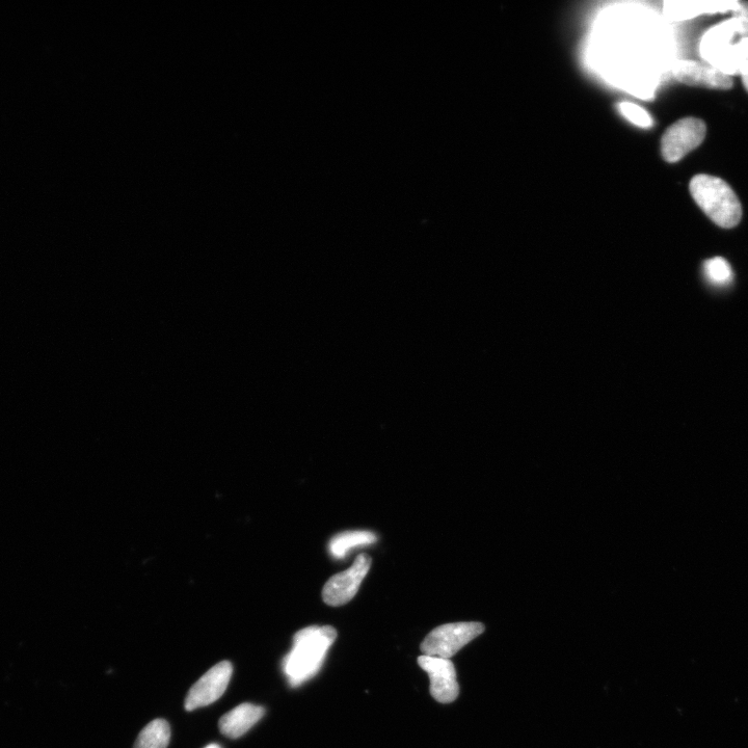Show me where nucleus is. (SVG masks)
<instances>
[{"label": "nucleus", "instance_id": "obj_1", "mask_svg": "<svg viewBox=\"0 0 748 748\" xmlns=\"http://www.w3.org/2000/svg\"><path fill=\"white\" fill-rule=\"evenodd\" d=\"M336 638L332 626H310L293 636L292 649L283 660V672L291 687H299L318 674Z\"/></svg>", "mask_w": 748, "mask_h": 748}, {"label": "nucleus", "instance_id": "obj_14", "mask_svg": "<svg viewBox=\"0 0 748 748\" xmlns=\"http://www.w3.org/2000/svg\"><path fill=\"white\" fill-rule=\"evenodd\" d=\"M704 274L709 283L718 287L731 284L734 278L730 263L721 257L707 260L704 264Z\"/></svg>", "mask_w": 748, "mask_h": 748}, {"label": "nucleus", "instance_id": "obj_6", "mask_svg": "<svg viewBox=\"0 0 748 748\" xmlns=\"http://www.w3.org/2000/svg\"><path fill=\"white\" fill-rule=\"evenodd\" d=\"M372 559L366 554H360L354 565L344 572L332 576L324 586L323 600L327 605L342 606L354 599L360 585L367 576Z\"/></svg>", "mask_w": 748, "mask_h": 748}, {"label": "nucleus", "instance_id": "obj_4", "mask_svg": "<svg viewBox=\"0 0 748 748\" xmlns=\"http://www.w3.org/2000/svg\"><path fill=\"white\" fill-rule=\"evenodd\" d=\"M484 631L482 623L442 625L424 638L420 649L422 655L450 659Z\"/></svg>", "mask_w": 748, "mask_h": 748}, {"label": "nucleus", "instance_id": "obj_17", "mask_svg": "<svg viewBox=\"0 0 748 748\" xmlns=\"http://www.w3.org/2000/svg\"><path fill=\"white\" fill-rule=\"evenodd\" d=\"M739 74L741 75L743 86L748 92V62L742 66Z\"/></svg>", "mask_w": 748, "mask_h": 748}, {"label": "nucleus", "instance_id": "obj_9", "mask_svg": "<svg viewBox=\"0 0 748 748\" xmlns=\"http://www.w3.org/2000/svg\"><path fill=\"white\" fill-rule=\"evenodd\" d=\"M678 82L690 86L713 90H730L734 87L732 76L715 67L696 61H678L673 68Z\"/></svg>", "mask_w": 748, "mask_h": 748}, {"label": "nucleus", "instance_id": "obj_16", "mask_svg": "<svg viewBox=\"0 0 748 748\" xmlns=\"http://www.w3.org/2000/svg\"><path fill=\"white\" fill-rule=\"evenodd\" d=\"M733 12L735 17H738L743 21L748 31V2L740 0V2H737Z\"/></svg>", "mask_w": 748, "mask_h": 748}, {"label": "nucleus", "instance_id": "obj_5", "mask_svg": "<svg viewBox=\"0 0 748 748\" xmlns=\"http://www.w3.org/2000/svg\"><path fill=\"white\" fill-rule=\"evenodd\" d=\"M707 126L698 118H684L667 128L661 139V154L665 162L678 163L705 140Z\"/></svg>", "mask_w": 748, "mask_h": 748}, {"label": "nucleus", "instance_id": "obj_2", "mask_svg": "<svg viewBox=\"0 0 748 748\" xmlns=\"http://www.w3.org/2000/svg\"><path fill=\"white\" fill-rule=\"evenodd\" d=\"M700 52L711 66L728 75L739 74L748 62V31L738 17L721 22L703 37Z\"/></svg>", "mask_w": 748, "mask_h": 748}, {"label": "nucleus", "instance_id": "obj_3", "mask_svg": "<svg viewBox=\"0 0 748 748\" xmlns=\"http://www.w3.org/2000/svg\"><path fill=\"white\" fill-rule=\"evenodd\" d=\"M692 198L717 226L736 227L742 219V206L732 187L723 179L707 174L694 176L689 184Z\"/></svg>", "mask_w": 748, "mask_h": 748}, {"label": "nucleus", "instance_id": "obj_11", "mask_svg": "<svg viewBox=\"0 0 748 748\" xmlns=\"http://www.w3.org/2000/svg\"><path fill=\"white\" fill-rule=\"evenodd\" d=\"M737 2H667L664 11L673 20H686L702 14L734 11Z\"/></svg>", "mask_w": 748, "mask_h": 748}, {"label": "nucleus", "instance_id": "obj_12", "mask_svg": "<svg viewBox=\"0 0 748 748\" xmlns=\"http://www.w3.org/2000/svg\"><path fill=\"white\" fill-rule=\"evenodd\" d=\"M171 739V728L165 719L151 721L140 733L135 748H167Z\"/></svg>", "mask_w": 748, "mask_h": 748}, {"label": "nucleus", "instance_id": "obj_13", "mask_svg": "<svg viewBox=\"0 0 748 748\" xmlns=\"http://www.w3.org/2000/svg\"><path fill=\"white\" fill-rule=\"evenodd\" d=\"M377 542L376 534L369 531H347L337 534L330 543V551L336 558H342L352 548Z\"/></svg>", "mask_w": 748, "mask_h": 748}, {"label": "nucleus", "instance_id": "obj_18", "mask_svg": "<svg viewBox=\"0 0 748 748\" xmlns=\"http://www.w3.org/2000/svg\"><path fill=\"white\" fill-rule=\"evenodd\" d=\"M205 748H222V747H221V745H219L217 743H211V744L207 745Z\"/></svg>", "mask_w": 748, "mask_h": 748}, {"label": "nucleus", "instance_id": "obj_10", "mask_svg": "<svg viewBox=\"0 0 748 748\" xmlns=\"http://www.w3.org/2000/svg\"><path fill=\"white\" fill-rule=\"evenodd\" d=\"M264 714L261 706L249 703L239 705L220 719V731L230 739H237L249 732Z\"/></svg>", "mask_w": 748, "mask_h": 748}, {"label": "nucleus", "instance_id": "obj_15", "mask_svg": "<svg viewBox=\"0 0 748 748\" xmlns=\"http://www.w3.org/2000/svg\"><path fill=\"white\" fill-rule=\"evenodd\" d=\"M618 108L621 114L631 123L643 128L653 126V119L650 114L643 108H640V106L634 103L622 102L618 105Z\"/></svg>", "mask_w": 748, "mask_h": 748}, {"label": "nucleus", "instance_id": "obj_8", "mask_svg": "<svg viewBox=\"0 0 748 748\" xmlns=\"http://www.w3.org/2000/svg\"><path fill=\"white\" fill-rule=\"evenodd\" d=\"M421 669L431 680L432 697L441 704H450L459 697L456 667L450 659L422 655L418 658Z\"/></svg>", "mask_w": 748, "mask_h": 748}, {"label": "nucleus", "instance_id": "obj_7", "mask_svg": "<svg viewBox=\"0 0 748 748\" xmlns=\"http://www.w3.org/2000/svg\"><path fill=\"white\" fill-rule=\"evenodd\" d=\"M232 674L233 666L229 661L213 666L187 693L185 709L194 711L217 702L226 692Z\"/></svg>", "mask_w": 748, "mask_h": 748}]
</instances>
